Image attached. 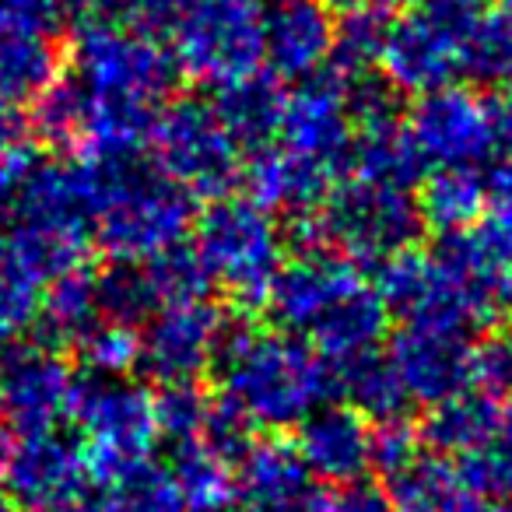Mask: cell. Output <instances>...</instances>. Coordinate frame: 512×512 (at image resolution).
<instances>
[{"mask_svg": "<svg viewBox=\"0 0 512 512\" xmlns=\"http://www.w3.org/2000/svg\"><path fill=\"white\" fill-rule=\"evenodd\" d=\"M267 306L285 334L306 341L330 365L379 351L390 323L376 281L327 246H306L288 260Z\"/></svg>", "mask_w": 512, "mask_h": 512, "instance_id": "1", "label": "cell"}, {"mask_svg": "<svg viewBox=\"0 0 512 512\" xmlns=\"http://www.w3.org/2000/svg\"><path fill=\"white\" fill-rule=\"evenodd\" d=\"M221 404L246 428H299L337 390V369L285 330L228 327L214 362Z\"/></svg>", "mask_w": 512, "mask_h": 512, "instance_id": "2", "label": "cell"}, {"mask_svg": "<svg viewBox=\"0 0 512 512\" xmlns=\"http://www.w3.org/2000/svg\"><path fill=\"white\" fill-rule=\"evenodd\" d=\"M379 295L400 327H446L474 330L488 327L505 306H512V285L484 274L467 256L442 242L432 253L404 249L379 264Z\"/></svg>", "mask_w": 512, "mask_h": 512, "instance_id": "3", "label": "cell"}, {"mask_svg": "<svg viewBox=\"0 0 512 512\" xmlns=\"http://www.w3.org/2000/svg\"><path fill=\"white\" fill-rule=\"evenodd\" d=\"M99 200L92 211V246L113 264H148L179 249L193 232V197L155 165H99Z\"/></svg>", "mask_w": 512, "mask_h": 512, "instance_id": "4", "label": "cell"}, {"mask_svg": "<svg viewBox=\"0 0 512 512\" xmlns=\"http://www.w3.org/2000/svg\"><path fill=\"white\" fill-rule=\"evenodd\" d=\"M488 15V0H428L393 18L379 53L383 81L414 99L460 85L463 74H470Z\"/></svg>", "mask_w": 512, "mask_h": 512, "instance_id": "5", "label": "cell"}, {"mask_svg": "<svg viewBox=\"0 0 512 512\" xmlns=\"http://www.w3.org/2000/svg\"><path fill=\"white\" fill-rule=\"evenodd\" d=\"M193 253L207 281L242 309L267 306L285 267L281 225L249 197L211 200V207L193 221Z\"/></svg>", "mask_w": 512, "mask_h": 512, "instance_id": "6", "label": "cell"}, {"mask_svg": "<svg viewBox=\"0 0 512 512\" xmlns=\"http://www.w3.org/2000/svg\"><path fill=\"white\" fill-rule=\"evenodd\" d=\"M306 246H327L355 264H386L411 249L421 232L418 200L411 190L344 176L320 204V211L299 218Z\"/></svg>", "mask_w": 512, "mask_h": 512, "instance_id": "7", "label": "cell"}, {"mask_svg": "<svg viewBox=\"0 0 512 512\" xmlns=\"http://www.w3.org/2000/svg\"><path fill=\"white\" fill-rule=\"evenodd\" d=\"M148 148L155 169L190 197L221 200L242 179V148L211 102L176 99L158 109Z\"/></svg>", "mask_w": 512, "mask_h": 512, "instance_id": "8", "label": "cell"}, {"mask_svg": "<svg viewBox=\"0 0 512 512\" xmlns=\"http://www.w3.org/2000/svg\"><path fill=\"white\" fill-rule=\"evenodd\" d=\"M176 74L218 88L264 71V8L260 0H197L172 29Z\"/></svg>", "mask_w": 512, "mask_h": 512, "instance_id": "9", "label": "cell"}, {"mask_svg": "<svg viewBox=\"0 0 512 512\" xmlns=\"http://www.w3.org/2000/svg\"><path fill=\"white\" fill-rule=\"evenodd\" d=\"M71 67L74 85L92 99L144 109H158L176 81L172 53L127 22L81 25L71 46Z\"/></svg>", "mask_w": 512, "mask_h": 512, "instance_id": "10", "label": "cell"}, {"mask_svg": "<svg viewBox=\"0 0 512 512\" xmlns=\"http://www.w3.org/2000/svg\"><path fill=\"white\" fill-rule=\"evenodd\" d=\"M71 418L78 425L92 481H109V477L151 460L155 442L162 439L155 393L130 379L81 383Z\"/></svg>", "mask_w": 512, "mask_h": 512, "instance_id": "11", "label": "cell"}, {"mask_svg": "<svg viewBox=\"0 0 512 512\" xmlns=\"http://www.w3.org/2000/svg\"><path fill=\"white\" fill-rule=\"evenodd\" d=\"M404 127L425 169H481L502 148H512L502 102L484 99L467 85H446L439 92L418 95Z\"/></svg>", "mask_w": 512, "mask_h": 512, "instance_id": "12", "label": "cell"}, {"mask_svg": "<svg viewBox=\"0 0 512 512\" xmlns=\"http://www.w3.org/2000/svg\"><path fill=\"white\" fill-rule=\"evenodd\" d=\"M78 376L53 344L15 341L0 348V411L15 435H46L71 421Z\"/></svg>", "mask_w": 512, "mask_h": 512, "instance_id": "13", "label": "cell"}, {"mask_svg": "<svg viewBox=\"0 0 512 512\" xmlns=\"http://www.w3.org/2000/svg\"><path fill=\"white\" fill-rule=\"evenodd\" d=\"M228 327L232 323L211 299L165 306L144 323L137 365L162 386L197 383L218 362Z\"/></svg>", "mask_w": 512, "mask_h": 512, "instance_id": "14", "label": "cell"}, {"mask_svg": "<svg viewBox=\"0 0 512 512\" xmlns=\"http://www.w3.org/2000/svg\"><path fill=\"white\" fill-rule=\"evenodd\" d=\"M351 137H355V106H351V81L344 74L327 67L288 92L278 134L285 148L334 165L344 176Z\"/></svg>", "mask_w": 512, "mask_h": 512, "instance_id": "15", "label": "cell"}, {"mask_svg": "<svg viewBox=\"0 0 512 512\" xmlns=\"http://www.w3.org/2000/svg\"><path fill=\"white\" fill-rule=\"evenodd\" d=\"M8 491L25 512H53L78 505L92 491L81 442L60 439L57 432L25 435L4 470Z\"/></svg>", "mask_w": 512, "mask_h": 512, "instance_id": "16", "label": "cell"}, {"mask_svg": "<svg viewBox=\"0 0 512 512\" xmlns=\"http://www.w3.org/2000/svg\"><path fill=\"white\" fill-rule=\"evenodd\" d=\"M386 358H390L407 400L432 407L470 386L474 341L463 330L400 327L393 334Z\"/></svg>", "mask_w": 512, "mask_h": 512, "instance_id": "17", "label": "cell"}, {"mask_svg": "<svg viewBox=\"0 0 512 512\" xmlns=\"http://www.w3.org/2000/svg\"><path fill=\"white\" fill-rule=\"evenodd\" d=\"M295 453L313 481L358 484L372 467V425L351 404H323L299 425Z\"/></svg>", "mask_w": 512, "mask_h": 512, "instance_id": "18", "label": "cell"}, {"mask_svg": "<svg viewBox=\"0 0 512 512\" xmlns=\"http://www.w3.org/2000/svg\"><path fill=\"white\" fill-rule=\"evenodd\" d=\"M337 22L320 0H278L264 11V67L281 81L327 71Z\"/></svg>", "mask_w": 512, "mask_h": 512, "instance_id": "19", "label": "cell"}, {"mask_svg": "<svg viewBox=\"0 0 512 512\" xmlns=\"http://www.w3.org/2000/svg\"><path fill=\"white\" fill-rule=\"evenodd\" d=\"M242 179L249 186V200H256L260 207L306 218V214L320 211V204L344 176L334 165H323L274 141L267 148L249 151V162L242 165Z\"/></svg>", "mask_w": 512, "mask_h": 512, "instance_id": "20", "label": "cell"}, {"mask_svg": "<svg viewBox=\"0 0 512 512\" xmlns=\"http://www.w3.org/2000/svg\"><path fill=\"white\" fill-rule=\"evenodd\" d=\"M386 498L397 512H484V498L460 463L435 449H421L404 467L386 474Z\"/></svg>", "mask_w": 512, "mask_h": 512, "instance_id": "21", "label": "cell"}, {"mask_svg": "<svg viewBox=\"0 0 512 512\" xmlns=\"http://www.w3.org/2000/svg\"><path fill=\"white\" fill-rule=\"evenodd\" d=\"M285 81L274 78L271 71H256L249 78H239L232 85L214 92V113L228 127L242 151L267 148L278 141L281 120H285Z\"/></svg>", "mask_w": 512, "mask_h": 512, "instance_id": "22", "label": "cell"}, {"mask_svg": "<svg viewBox=\"0 0 512 512\" xmlns=\"http://www.w3.org/2000/svg\"><path fill=\"white\" fill-rule=\"evenodd\" d=\"M502 432H505V407L495 397H488V393L467 386V390L428 407L421 439L435 453L467 456L474 449H481L484 442L498 439Z\"/></svg>", "mask_w": 512, "mask_h": 512, "instance_id": "23", "label": "cell"}, {"mask_svg": "<svg viewBox=\"0 0 512 512\" xmlns=\"http://www.w3.org/2000/svg\"><path fill=\"white\" fill-rule=\"evenodd\" d=\"M491 207V193L484 172L474 165H453V169H428L418 193L421 225H432L442 235H460L474 228Z\"/></svg>", "mask_w": 512, "mask_h": 512, "instance_id": "24", "label": "cell"}, {"mask_svg": "<svg viewBox=\"0 0 512 512\" xmlns=\"http://www.w3.org/2000/svg\"><path fill=\"white\" fill-rule=\"evenodd\" d=\"M169 470L186 512H228L239 498L235 460L204 439L176 446Z\"/></svg>", "mask_w": 512, "mask_h": 512, "instance_id": "25", "label": "cell"}, {"mask_svg": "<svg viewBox=\"0 0 512 512\" xmlns=\"http://www.w3.org/2000/svg\"><path fill=\"white\" fill-rule=\"evenodd\" d=\"M64 46L57 39L25 36V32H0V99L36 102L46 88L60 81Z\"/></svg>", "mask_w": 512, "mask_h": 512, "instance_id": "26", "label": "cell"}, {"mask_svg": "<svg viewBox=\"0 0 512 512\" xmlns=\"http://www.w3.org/2000/svg\"><path fill=\"white\" fill-rule=\"evenodd\" d=\"M46 281L25 260L11 232L0 225V348L15 344L36 327Z\"/></svg>", "mask_w": 512, "mask_h": 512, "instance_id": "27", "label": "cell"}, {"mask_svg": "<svg viewBox=\"0 0 512 512\" xmlns=\"http://www.w3.org/2000/svg\"><path fill=\"white\" fill-rule=\"evenodd\" d=\"M95 320H99V295H95V274L88 271V264L46 285L36 320L46 334V344H74Z\"/></svg>", "mask_w": 512, "mask_h": 512, "instance_id": "28", "label": "cell"}, {"mask_svg": "<svg viewBox=\"0 0 512 512\" xmlns=\"http://www.w3.org/2000/svg\"><path fill=\"white\" fill-rule=\"evenodd\" d=\"M235 481H239V498H267L299 488L302 481H309V470L302 467L292 442L278 439V435H264V439H249L239 449Z\"/></svg>", "mask_w": 512, "mask_h": 512, "instance_id": "29", "label": "cell"}, {"mask_svg": "<svg viewBox=\"0 0 512 512\" xmlns=\"http://www.w3.org/2000/svg\"><path fill=\"white\" fill-rule=\"evenodd\" d=\"M334 369H337V390L348 397V404L355 407L358 414L376 418V421L404 414L407 393L383 351L358 355V358H351V362L334 365Z\"/></svg>", "mask_w": 512, "mask_h": 512, "instance_id": "30", "label": "cell"}, {"mask_svg": "<svg viewBox=\"0 0 512 512\" xmlns=\"http://www.w3.org/2000/svg\"><path fill=\"white\" fill-rule=\"evenodd\" d=\"M390 22L393 18H386L372 4L369 8L348 11L334 29V57H330V67L337 74H344L348 81L365 78L372 67H379V53H383Z\"/></svg>", "mask_w": 512, "mask_h": 512, "instance_id": "31", "label": "cell"}, {"mask_svg": "<svg viewBox=\"0 0 512 512\" xmlns=\"http://www.w3.org/2000/svg\"><path fill=\"white\" fill-rule=\"evenodd\" d=\"M95 295H99V316L137 330L162 309L144 264H113L109 271L95 274Z\"/></svg>", "mask_w": 512, "mask_h": 512, "instance_id": "32", "label": "cell"}, {"mask_svg": "<svg viewBox=\"0 0 512 512\" xmlns=\"http://www.w3.org/2000/svg\"><path fill=\"white\" fill-rule=\"evenodd\" d=\"M71 348H74V355H78V362L85 365L95 379H120L123 372H130L137 365V355H141V330L99 316Z\"/></svg>", "mask_w": 512, "mask_h": 512, "instance_id": "33", "label": "cell"}, {"mask_svg": "<svg viewBox=\"0 0 512 512\" xmlns=\"http://www.w3.org/2000/svg\"><path fill=\"white\" fill-rule=\"evenodd\" d=\"M218 400L207 397L197 383H172L165 386L155 397L158 411V435L169 439L172 446H183V442H197L207 435L211 425V414Z\"/></svg>", "mask_w": 512, "mask_h": 512, "instance_id": "34", "label": "cell"}, {"mask_svg": "<svg viewBox=\"0 0 512 512\" xmlns=\"http://www.w3.org/2000/svg\"><path fill=\"white\" fill-rule=\"evenodd\" d=\"M151 278V288H155L158 306H176V302H193V299H207V281L204 267H200L197 253L193 249H169V253L155 256L144 264Z\"/></svg>", "mask_w": 512, "mask_h": 512, "instance_id": "35", "label": "cell"}, {"mask_svg": "<svg viewBox=\"0 0 512 512\" xmlns=\"http://www.w3.org/2000/svg\"><path fill=\"white\" fill-rule=\"evenodd\" d=\"M71 22V0H0V32H25L60 43Z\"/></svg>", "mask_w": 512, "mask_h": 512, "instance_id": "36", "label": "cell"}, {"mask_svg": "<svg viewBox=\"0 0 512 512\" xmlns=\"http://www.w3.org/2000/svg\"><path fill=\"white\" fill-rule=\"evenodd\" d=\"M460 467L481 498H491V502L512 498V439L509 435H498V439L484 442L481 449L467 453L460 460Z\"/></svg>", "mask_w": 512, "mask_h": 512, "instance_id": "37", "label": "cell"}, {"mask_svg": "<svg viewBox=\"0 0 512 512\" xmlns=\"http://www.w3.org/2000/svg\"><path fill=\"white\" fill-rule=\"evenodd\" d=\"M470 386L498 404L512 400V337H488L474 344V362H470Z\"/></svg>", "mask_w": 512, "mask_h": 512, "instance_id": "38", "label": "cell"}, {"mask_svg": "<svg viewBox=\"0 0 512 512\" xmlns=\"http://www.w3.org/2000/svg\"><path fill=\"white\" fill-rule=\"evenodd\" d=\"M421 442H425L421 432L404 418V414L386 418L372 428V463H376L383 474H393V470L404 467L411 456L421 453Z\"/></svg>", "mask_w": 512, "mask_h": 512, "instance_id": "39", "label": "cell"}, {"mask_svg": "<svg viewBox=\"0 0 512 512\" xmlns=\"http://www.w3.org/2000/svg\"><path fill=\"white\" fill-rule=\"evenodd\" d=\"M228 512H337V498L309 477L299 488H288L281 495L235 498V505Z\"/></svg>", "mask_w": 512, "mask_h": 512, "instance_id": "40", "label": "cell"}, {"mask_svg": "<svg viewBox=\"0 0 512 512\" xmlns=\"http://www.w3.org/2000/svg\"><path fill=\"white\" fill-rule=\"evenodd\" d=\"M197 0H123V22L144 36H172Z\"/></svg>", "mask_w": 512, "mask_h": 512, "instance_id": "41", "label": "cell"}, {"mask_svg": "<svg viewBox=\"0 0 512 512\" xmlns=\"http://www.w3.org/2000/svg\"><path fill=\"white\" fill-rule=\"evenodd\" d=\"M29 134H32V123L22 113V106L0 99V155H11V151L25 148Z\"/></svg>", "mask_w": 512, "mask_h": 512, "instance_id": "42", "label": "cell"}, {"mask_svg": "<svg viewBox=\"0 0 512 512\" xmlns=\"http://www.w3.org/2000/svg\"><path fill=\"white\" fill-rule=\"evenodd\" d=\"M337 512H397V509H393V502L386 498V491L358 481V484H348L344 495L337 498Z\"/></svg>", "mask_w": 512, "mask_h": 512, "instance_id": "43", "label": "cell"}, {"mask_svg": "<svg viewBox=\"0 0 512 512\" xmlns=\"http://www.w3.org/2000/svg\"><path fill=\"white\" fill-rule=\"evenodd\" d=\"M71 15L81 25L123 22V0H71Z\"/></svg>", "mask_w": 512, "mask_h": 512, "instance_id": "44", "label": "cell"}, {"mask_svg": "<svg viewBox=\"0 0 512 512\" xmlns=\"http://www.w3.org/2000/svg\"><path fill=\"white\" fill-rule=\"evenodd\" d=\"M11 453H15V428H11V421L4 418V411H0V477H4V470H8Z\"/></svg>", "mask_w": 512, "mask_h": 512, "instance_id": "45", "label": "cell"}, {"mask_svg": "<svg viewBox=\"0 0 512 512\" xmlns=\"http://www.w3.org/2000/svg\"><path fill=\"white\" fill-rule=\"evenodd\" d=\"M327 11H341V15H348V11H358V8H369L372 0H320Z\"/></svg>", "mask_w": 512, "mask_h": 512, "instance_id": "46", "label": "cell"}, {"mask_svg": "<svg viewBox=\"0 0 512 512\" xmlns=\"http://www.w3.org/2000/svg\"><path fill=\"white\" fill-rule=\"evenodd\" d=\"M0 512H25V509L11 495H0Z\"/></svg>", "mask_w": 512, "mask_h": 512, "instance_id": "47", "label": "cell"}, {"mask_svg": "<svg viewBox=\"0 0 512 512\" xmlns=\"http://www.w3.org/2000/svg\"><path fill=\"white\" fill-rule=\"evenodd\" d=\"M484 512H512V498H502V502H491Z\"/></svg>", "mask_w": 512, "mask_h": 512, "instance_id": "48", "label": "cell"}, {"mask_svg": "<svg viewBox=\"0 0 512 512\" xmlns=\"http://www.w3.org/2000/svg\"><path fill=\"white\" fill-rule=\"evenodd\" d=\"M53 512H92V509H88V495H85L78 505H67V509H53Z\"/></svg>", "mask_w": 512, "mask_h": 512, "instance_id": "49", "label": "cell"}, {"mask_svg": "<svg viewBox=\"0 0 512 512\" xmlns=\"http://www.w3.org/2000/svg\"><path fill=\"white\" fill-rule=\"evenodd\" d=\"M505 109V127H509V144H512V102H502Z\"/></svg>", "mask_w": 512, "mask_h": 512, "instance_id": "50", "label": "cell"}, {"mask_svg": "<svg viewBox=\"0 0 512 512\" xmlns=\"http://www.w3.org/2000/svg\"><path fill=\"white\" fill-rule=\"evenodd\" d=\"M505 435L512 439V400L505 404Z\"/></svg>", "mask_w": 512, "mask_h": 512, "instance_id": "51", "label": "cell"}, {"mask_svg": "<svg viewBox=\"0 0 512 512\" xmlns=\"http://www.w3.org/2000/svg\"><path fill=\"white\" fill-rule=\"evenodd\" d=\"M397 4H404V8H421V4H428V0H397Z\"/></svg>", "mask_w": 512, "mask_h": 512, "instance_id": "52", "label": "cell"}]
</instances>
